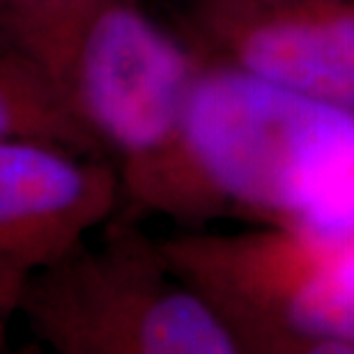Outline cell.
Here are the masks:
<instances>
[{"label": "cell", "instance_id": "1", "mask_svg": "<svg viewBox=\"0 0 354 354\" xmlns=\"http://www.w3.org/2000/svg\"><path fill=\"white\" fill-rule=\"evenodd\" d=\"M122 201L129 218L235 214L354 242V111L203 58L173 145Z\"/></svg>", "mask_w": 354, "mask_h": 354}, {"label": "cell", "instance_id": "2", "mask_svg": "<svg viewBox=\"0 0 354 354\" xmlns=\"http://www.w3.org/2000/svg\"><path fill=\"white\" fill-rule=\"evenodd\" d=\"M0 41L44 69L122 191L173 145L203 65L138 0H39L0 19Z\"/></svg>", "mask_w": 354, "mask_h": 354}, {"label": "cell", "instance_id": "3", "mask_svg": "<svg viewBox=\"0 0 354 354\" xmlns=\"http://www.w3.org/2000/svg\"><path fill=\"white\" fill-rule=\"evenodd\" d=\"M242 354H354V242L279 225L159 239Z\"/></svg>", "mask_w": 354, "mask_h": 354}, {"label": "cell", "instance_id": "4", "mask_svg": "<svg viewBox=\"0 0 354 354\" xmlns=\"http://www.w3.org/2000/svg\"><path fill=\"white\" fill-rule=\"evenodd\" d=\"M19 313L60 354H242L237 341L133 218H111L99 249L83 242L35 272Z\"/></svg>", "mask_w": 354, "mask_h": 354}, {"label": "cell", "instance_id": "5", "mask_svg": "<svg viewBox=\"0 0 354 354\" xmlns=\"http://www.w3.org/2000/svg\"><path fill=\"white\" fill-rule=\"evenodd\" d=\"M203 58L354 111V0H194Z\"/></svg>", "mask_w": 354, "mask_h": 354}, {"label": "cell", "instance_id": "6", "mask_svg": "<svg viewBox=\"0 0 354 354\" xmlns=\"http://www.w3.org/2000/svg\"><path fill=\"white\" fill-rule=\"evenodd\" d=\"M115 164L41 140L0 143V274L30 279L115 216Z\"/></svg>", "mask_w": 354, "mask_h": 354}, {"label": "cell", "instance_id": "7", "mask_svg": "<svg viewBox=\"0 0 354 354\" xmlns=\"http://www.w3.org/2000/svg\"><path fill=\"white\" fill-rule=\"evenodd\" d=\"M5 140H41L86 157L106 159L67 111L44 69L26 53L0 41V143Z\"/></svg>", "mask_w": 354, "mask_h": 354}, {"label": "cell", "instance_id": "8", "mask_svg": "<svg viewBox=\"0 0 354 354\" xmlns=\"http://www.w3.org/2000/svg\"><path fill=\"white\" fill-rule=\"evenodd\" d=\"M28 279L0 274V350L7 348V329L14 313H19L21 295H24Z\"/></svg>", "mask_w": 354, "mask_h": 354}]
</instances>
